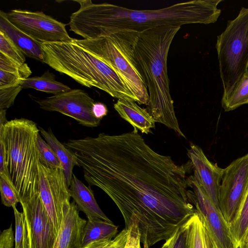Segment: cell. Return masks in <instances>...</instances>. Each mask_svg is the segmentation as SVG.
<instances>
[{
	"label": "cell",
	"mask_w": 248,
	"mask_h": 248,
	"mask_svg": "<svg viewBox=\"0 0 248 248\" xmlns=\"http://www.w3.org/2000/svg\"><path fill=\"white\" fill-rule=\"evenodd\" d=\"M64 144L76 155L89 186L100 188L110 198L125 228L138 222L141 243L149 248L170 238L196 212L187 184L191 161L178 165L157 153L136 128L71 139Z\"/></svg>",
	"instance_id": "6da1fadb"
},
{
	"label": "cell",
	"mask_w": 248,
	"mask_h": 248,
	"mask_svg": "<svg viewBox=\"0 0 248 248\" xmlns=\"http://www.w3.org/2000/svg\"><path fill=\"white\" fill-rule=\"evenodd\" d=\"M79 9L70 17V30L84 39L105 36L115 30L141 32L160 26L216 22L221 14L222 0H194L156 10H133L91 0H75Z\"/></svg>",
	"instance_id": "7a4b0ae2"
},
{
	"label": "cell",
	"mask_w": 248,
	"mask_h": 248,
	"mask_svg": "<svg viewBox=\"0 0 248 248\" xmlns=\"http://www.w3.org/2000/svg\"><path fill=\"white\" fill-rule=\"evenodd\" d=\"M181 27L160 26L139 33L134 46V57L147 87V110L156 122L186 138L174 109L167 73L168 52Z\"/></svg>",
	"instance_id": "3957f363"
},
{
	"label": "cell",
	"mask_w": 248,
	"mask_h": 248,
	"mask_svg": "<svg viewBox=\"0 0 248 248\" xmlns=\"http://www.w3.org/2000/svg\"><path fill=\"white\" fill-rule=\"evenodd\" d=\"M41 46L43 62L55 70L83 86L95 87L118 99L137 102L115 70L74 42L42 43Z\"/></svg>",
	"instance_id": "277c9868"
},
{
	"label": "cell",
	"mask_w": 248,
	"mask_h": 248,
	"mask_svg": "<svg viewBox=\"0 0 248 248\" xmlns=\"http://www.w3.org/2000/svg\"><path fill=\"white\" fill-rule=\"evenodd\" d=\"M39 132L35 122L25 118L8 121L0 127V140L5 146L10 177L19 202L39 194Z\"/></svg>",
	"instance_id": "5b68a950"
},
{
	"label": "cell",
	"mask_w": 248,
	"mask_h": 248,
	"mask_svg": "<svg viewBox=\"0 0 248 248\" xmlns=\"http://www.w3.org/2000/svg\"><path fill=\"white\" fill-rule=\"evenodd\" d=\"M139 32L115 30L103 37L73 42L110 66L119 74L139 104L148 105V92L134 57Z\"/></svg>",
	"instance_id": "8992f818"
},
{
	"label": "cell",
	"mask_w": 248,
	"mask_h": 248,
	"mask_svg": "<svg viewBox=\"0 0 248 248\" xmlns=\"http://www.w3.org/2000/svg\"><path fill=\"white\" fill-rule=\"evenodd\" d=\"M216 48L225 100L248 68V8L242 7L237 17L228 21L217 37Z\"/></svg>",
	"instance_id": "52a82bcc"
},
{
	"label": "cell",
	"mask_w": 248,
	"mask_h": 248,
	"mask_svg": "<svg viewBox=\"0 0 248 248\" xmlns=\"http://www.w3.org/2000/svg\"><path fill=\"white\" fill-rule=\"evenodd\" d=\"M9 21L35 41L42 43L72 42L66 24L43 12L14 9L7 13Z\"/></svg>",
	"instance_id": "ba28073f"
},
{
	"label": "cell",
	"mask_w": 248,
	"mask_h": 248,
	"mask_svg": "<svg viewBox=\"0 0 248 248\" xmlns=\"http://www.w3.org/2000/svg\"><path fill=\"white\" fill-rule=\"evenodd\" d=\"M248 189V153L224 169L219 193V208L229 224L236 217Z\"/></svg>",
	"instance_id": "9c48e42d"
},
{
	"label": "cell",
	"mask_w": 248,
	"mask_h": 248,
	"mask_svg": "<svg viewBox=\"0 0 248 248\" xmlns=\"http://www.w3.org/2000/svg\"><path fill=\"white\" fill-rule=\"evenodd\" d=\"M39 193L58 235L71 198L62 168H49L39 162Z\"/></svg>",
	"instance_id": "30bf717a"
},
{
	"label": "cell",
	"mask_w": 248,
	"mask_h": 248,
	"mask_svg": "<svg viewBox=\"0 0 248 248\" xmlns=\"http://www.w3.org/2000/svg\"><path fill=\"white\" fill-rule=\"evenodd\" d=\"M35 101L41 109L60 112L74 119L83 126L97 127L101 121L93 114L92 108L95 103L94 100L80 89H71Z\"/></svg>",
	"instance_id": "8fae6325"
},
{
	"label": "cell",
	"mask_w": 248,
	"mask_h": 248,
	"mask_svg": "<svg viewBox=\"0 0 248 248\" xmlns=\"http://www.w3.org/2000/svg\"><path fill=\"white\" fill-rule=\"evenodd\" d=\"M187 184L192 189L189 194L191 201L202 214L219 248H235L228 223L208 196L195 173L187 177Z\"/></svg>",
	"instance_id": "7c38bea8"
},
{
	"label": "cell",
	"mask_w": 248,
	"mask_h": 248,
	"mask_svg": "<svg viewBox=\"0 0 248 248\" xmlns=\"http://www.w3.org/2000/svg\"><path fill=\"white\" fill-rule=\"evenodd\" d=\"M19 203L26 218L30 248H53L57 233L40 195Z\"/></svg>",
	"instance_id": "4fadbf2b"
},
{
	"label": "cell",
	"mask_w": 248,
	"mask_h": 248,
	"mask_svg": "<svg viewBox=\"0 0 248 248\" xmlns=\"http://www.w3.org/2000/svg\"><path fill=\"white\" fill-rule=\"evenodd\" d=\"M194 172L212 202L219 210V188L224 169L211 162L207 158L202 148L191 144L187 151Z\"/></svg>",
	"instance_id": "5bb4252c"
},
{
	"label": "cell",
	"mask_w": 248,
	"mask_h": 248,
	"mask_svg": "<svg viewBox=\"0 0 248 248\" xmlns=\"http://www.w3.org/2000/svg\"><path fill=\"white\" fill-rule=\"evenodd\" d=\"M87 221L82 218L74 202L66 205L53 248H82Z\"/></svg>",
	"instance_id": "9a60e30c"
},
{
	"label": "cell",
	"mask_w": 248,
	"mask_h": 248,
	"mask_svg": "<svg viewBox=\"0 0 248 248\" xmlns=\"http://www.w3.org/2000/svg\"><path fill=\"white\" fill-rule=\"evenodd\" d=\"M69 190L70 196L78 210L83 212L88 219L99 218L111 221L99 207L90 187L87 186L74 174Z\"/></svg>",
	"instance_id": "2e32d148"
},
{
	"label": "cell",
	"mask_w": 248,
	"mask_h": 248,
	"mask_svg": "<svg viewBox=\"0 0 248 248\" xmlns=\"http://www.w3.org/2000/svg\"><path fill=\"white\" fill-rule=\"evenodd\" d=\"M186 231V248H219L200 211L183 225Z\"/></svg>",
	"instance_id": "e0dca14e"
},
{
	"label": "cell",
	"mask_w": 248,
	"mask_h": 248,
	"mask_svg": "<svg viewBox=\"0 0 248 248\" xmlns=\"http://www.w3.org/2000/svg\"><path fill=\"white\" fill-rule=\"evenodd\" d=\"M0 31L4 32L25 56L41 62L43 52L41 44L35 41L11 23L7 13L0 11Z\"/></svg>",
	"instance_id": "ac0fdd59"
},
{
	"label": "cell",
	"mask_w": 248,
	"mask_h": 248,
	"mask_svg": "<svg viewBox=\"0 0 248 248\" xmlns=\"http://www.w3.org/2000/svg\"><path fill=\"white\" fill-rule=\"evenodd\" d=\"M114 108L121 118L143 133H152L151 129L155 127L156 122L147 109L133 100L118 99Z\"/></svg>",
	"instance_id": "d6986e66"
},
{
	"label": "cell",
	"mask_w": 248,
	"mask_h": 248,
	"mask_svg": "<svg viewBox=\"0 0 248 248\" xmlns=\"http://www.w3.org/2000/svg\"><path fill=\"white\" fill-rule=\"evenodd\" d=\"M40 132L46 141L52 148L60 160L67 186L69 187L73 177L75 166H79L77 157L74 152L61 143L56 138L50 128L47 131L39 127Z\"/></svg>",
	"instance_id": "ffe728a7"
},
{
	"label": "cell",
	"mask_w": 248,
	"mask_h": 248,
	"mask_svg": "<svg viewBox=\"0 0 248 248\" xmlns=\"http://www.w3.org/2000/svg\"><path fill=\"white\" fill-rule=\"evenodd\" d=\"M118 228L112 221L99 218L88 219L84 229L82 248L96 241L112 239L117 235Z\"/></svg>",
	"instance_id": "44dd1931"
},
{
	"label": "cell",
	"mask_w": 248,
	"mask_h": 248,
	"mask_svg": "<svg viewBox=\"0 0 248 248\" xmlns=\"http://www.w3.org/2000/svg\"><path fill=\"white\" fill-rule=\"evenodd\" d=\"M23 89L31 88L54 95L70 91L71 89L55 79V76L48 70L39 77H29L20 81Z\"/></svg>",
	"instance_id": "7402d4cb"
},
{
	"label": "cell",
	"mask_w": 248,
	"mask_h": 248,
	"mask_svg": "<svg viewBox=\"0 0 248 248\" xmlns=\"http://www.w3.org/2000/svg\"><path fill=\"white\" fill-rule=\"evenodd\" d=\"M234 246L237 248L245 243L248 232V189L238 212L229 224Z\"/></svg>",
	"instance_id": "603a6c76"
},
{
	"label": "cell",
	"mask_w": 248,
	"mask_h": 248,
	"mask_svg": "<svg viewBox=\"0 0 248 248\" xmlns=\"http://www.w3.org/2000/svg\"><path fill=\"white\" fill-rule=\"evenodd\" d=\"M246 104H248V72L243 75L229 96L221 101L225 111L234 110Z\"/></svg>",
	"instance_id": "cb8c5ba5"
},
{
	"label": "cell",
	"mask_w": 248,
	"mask_h": 248,
	"mask_svg": "<svg viewBox=\"0 0 248 248\" xmlns=\"http://www.w3.org/2000/svg\"><path fill=\"white\" fill-rule=\"evenodd\" d=\"M15 220V248H30L29 232L25 215L16 206L13 207Z\"/></svg>",
	"instance_id": "d4e9b609"
},
{
	"label": "cell",
	"mask_w": 248,
	"mask_h": 248,
	"mask_svg": "<svg viewBox=\"0 0 248 248\" xmlns=\"http://www.w3.org/2000/svg\"><path fill=\"white\" fill-rule=\"evenodd\" d=\"M37 147L39 162L51 169L62 168V163L50 145L44 140L39 133L37 137Z\"/></svg>",
	"instance_id": "484cf974"
},
{
	"label": "cell",
	"mask_w": 248,
	"mask_h": 248,
	"mask_svg": "<svg viewBox=\"0 0 248 248\" xmlns=\"http://www.w3.org/2000/svg\"><path fill=\"white\" fill-rule=\"evenodd\" d=\"M0 53L20 63H25V56L13 41L0 31Z\"/></svg>",
	"instance_id": "4316f807"
},
{
	"label": "cell",
	"mask_w": 248,
	"mask_h": 248,
	"mask_svg": "<svg viewBox=\"0 0 248 248\" xmlns=\"http://www.w3.org/2000/svg\"><path fill=\"white\" fill-rule=\"evenodd\" d=\"M0 70L18 75L22 79L29 78L32 72L27 63H20L0 53Z\"/></svg>",
	"instance_id": "83f0119b"
},
{
	"label": "cell",
	"mask_w": 248,
	"mask_h": 248,
	"mask_svg": "<svg viewBox=\"0 0 248 248\" xmlns=\"http://www.w3.org/2000/svg\"><path fill=\"white\" fill-rule=\"evenodd\" d=\"M0 191L1 202L5 206L13 207L20 202L12 184L2 177H0Z\"/></svg>",
	"instance_id": "f1b7e54d"
},
{
	"label": "cell",
	"mask_w": 248,
	"mask_h": 248,
	"mask_svg": "<svg viewBox=\"0 0 248 248\" xmlns=\"http://www.w3.org/2000/svg\"><path fill=\"white\" fill-rule=\"evenodd\" d=\"M22 89L19 84L0 88V110L6 109L12 107L16 96Z\"/></svg>",
	"instance_id": "f546056e"
},
{
	"label": "cell",
	"mask_w": 248,
	"mask_h": 248,
	"mask_svg": "<svg viewBox=\"0 0 248 248\" xmlns=\"http://www.w3.org/2000/svg\"><path fill=\"white\" fill-rule=\"evenodd\" d=\"M166 248H186V231L182 225L164 243Z\"/></svg>",
	"instance_id": "4dcf8cb0"
},
{
	"label": "cell",
	"mask_w": 248,
	"mask_h": 248,
	"mask_svg": "<svg viewBox=\"0 0 248 248\" xmlns=\"http://www.w3.org/2000/svg\"><path fill=\"white\" fill-rule=\"evenodd\" d=\"M127 229L129 230V234L124 248H141L140 233L138 222L133 221Z\"/></svg>",
	"instance_id": "1f68e13d"
},
{
	"label": "cell",
	"mask_w": 248,
	"mask_h": 248,
	"mask_svg": "<svg viewBox=\"0 0 248 248\" xmlns=\"http://www.w3.org/2000/svg\"><path fill=\"white\" fill-rule=\"evenodd\" d=\"M21 80L16 74L0 70V88L18 85Z\"/></svg>",
	"instance_id": "d6a6232c"
},
{
	"label": "cell",
	"mask_w": 248,
	"mask_h": 248,
	"mask_svg": "<svg viewBox=\"0 0 248 248\" xmlns=\"http://www.w3.org/2000/svg\"><path fill=\"white\" fill-rule=\"evenodd\" d=\"M0 177L4 178L12 184L8 170L5 146L4 142L1 140H0Z\"/></svg>",
	"instance_id": "836d02e7"
},
{
	"label": "cell",
	"mask_w": 248,
	"mask_h": 248,
	"mask_svg": "<svg viewBox=\"0 0 248 248\" xmlns=\"http://www.w3.org/2000/svg\"><path fill=\"white\" fill-rule=\"evenodd\" d=\"M15 236L12 224L4 230L0 235V248H15Z\"/></svg>",
	"instance_id": "e575fe53"
},
{
	"label": "cell",
	"mask_w": 248,
	"mask_h": 248,
	"mask_svg": "<svg viewBox=\"0 0 248 248\" xmlns=\"http://www.w3.org/2000/svg\"><path fill=\"white\" fill-rule=\"evenodd\" d=\"M128 234L129 230L124 228L109 241L106 248H124Z\"/></svg>",
	"instance_id": "d590c367"
},
{
	"label": "cell",
	"mask_w": 248,
	"mask_h": 248,
	"mask_svg": "<svg viewBox=\"0 0 248 248\" xmlns=\"http://www.w3.org/2000/svg\"><path fill=\"white\" fill-rule=\"evenodd\" d=\"M92 111L94 116L99 120L107 115L108 110L107 106L101 102H95L93 106Z\"/></svg>",
	"instance_id": "8d00e7d4"
},
{
	"label": "cell",
	"mask_w": 248,
	"mask_h": 248,
	"mask_svg": "<svg viewBox=\"0 0 248 248\" xmlns=\"http://www.w3.org/2000/svg\"><path fill=\"white\" fill-rule=\"evenodd\" d=\"M7 121L6 118V109L0 110V127L4 125Z\"/></svg>",
	"instance_id": "74e56055"
},
{
	"label": "cell",
	"mask_w": 248,
	"mask_h": 248,
	"mask_svg": "<svg viewBox=\"0 0 248 248\" xmlns=\"http://www.w3.org/2000/svg\"><path fill=\"white\" fill-rule=\"evenodd\" d=\"M237 248H248V243H244Z\"/></svg>",
	"instance_id": "f35d334b"
},
{
	"label": "cell",
	"mask_w": 248,
	"mask_h": 248,
	"mask_svg": "<svg viewBox=\"0 0 248 248\" xmlns=\"http://www.w3.org/2000/svg\"><path fill=\"white\" fill-rule=\"evenodd\" d=\"M143 248H149L147 243L143 245Z\"/></svg>",
	"instance_id": "ab89813d"
},
{
	"label": "cell",
	"mask_w": 248,
	"mask_h": 248,
	"mask_svg": "<svg viewBox=\"0 0 248 248\" xmlns=\"http://www.w3.org/2000/svg\"><path fill=\"white\" fill-rule=\"evenodd\" d=\"M245 243H248V232L247 235Z\"/></svg>",
	"instance_id": "60d3db41"
},
{
	"label": "cell",
	"mask_w": 248,
	"mask_h": 248,
	"mask_svg": "<svg viewBox=\"0 0 248 248\" xmlns=\"http://www.w3.org/2000/svg\"><path fill=\"white\" fill-rule=\"evenodd\" d=\"M166 248V246H165V244L164 243V244L162 245V246H161V248Z\"/></svg>",
	"instance_id": "b9f144b4"
}]
</instances>
